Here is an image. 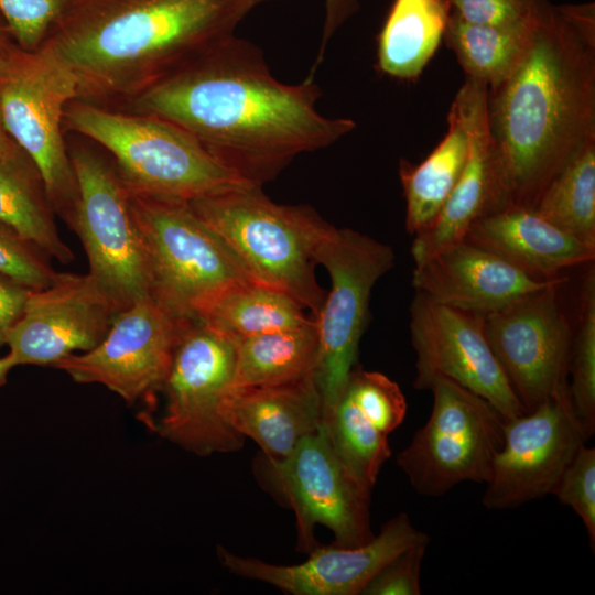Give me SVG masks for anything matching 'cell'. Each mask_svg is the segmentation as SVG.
<instances>
[{"label": "cell", "mask_w": 595, "mask_h": 595, "mask_svg": "<svg viewBox=\"0 0 595 595\" xmlns=\"http://www.w3.org/2000/svg\"><path fill=\"white\" fill-rule=\"evenodd\" d=\"M321 96L314 75L282 83L259 47L232 35L122 102L121 110L172 122L241 180L262 187L298 155L355 130L351 119L323 116Z\"/></svg>", "instance_id": "6da1fadb"}, {"label": "cell", "mask_w": 595, "mask_h": 595, "mask_svg": "<svg viewBox=\"0 0 595 595\" xmlns=\"http://www.w3.org/2000/svg\"><path fill=\"white\" fill-rule=\"evenodd\" d=\"M490 186L485 214L533 208L570 156L595 139V4L542 0L530 48L488 88ZM482 215V216H483Z\"/></svg>", "instance_id": "7a4b0ae2"}, {"label": "cell", "mask_w": 595, "mask_h": 595, "mask_svg": "<svg viewBox=\"0 0 595 595\" xmlns=\"http://www.w3.org/2000/svg\"><path fill=\"white\" fill-rule=\"evenodd\" d=\"M255 0H74L41 46L78 99L125 102L235 35Z\"/></svg>", "instance_id": "3957f363"}, {"label": "cell", "mask_w": 595, "mask_h": 595, "mask_svg": "<svg viewBox=\"0 0 595 595\" xmlns=\"http://www.w3.org/2000/svg\"><path fill=\"white\" fill-rule=\"evenodd\" d=\"M256 284L282 292L315 316L326 295L313 252L328 226L307 206L281 205L262 187L240 185L188 201Z\"/></svg>", "instance_id": "277c9868"}, {"label": "cell", "mask_w": 595, "mask_h": 595, "mask_svg": "<svg viewBox=\"0 0 595 595\" xmlns=\"http://www.w3.org/2000/svg\"><path fill=\"white\" fill-rule=\"evenodd\" d=\"M64 129L102 148L133 192L192 201L251 185L213 158L190 133L155 116L74 99Z\"/></svg>", "instance_id": "5b68a950"}, {"label": "cell", "mask_w": 595, "mask_h": 595, "mask_svg": "<svg viewBox=\"0 0 595 595\" xmlns=\"http://www.w3.org/2000/svg\"><path fill=\"white\" fill-rule=\"evenodd\" d=\"M129 202L149 261L150 295L173 316L196 320L228 290L253 283L188 201L129 190Z\"/></svg>", "instance_id": "8992f818"}, {"label": "cell", "mask_w": 595, "mask_h": 595, "mask_svg": "<svg viewBox=\"0 0 595 595\" xmlns=\"http://www.w3.org/2000/svg\"><path fill=\"white\" fill-rule=\"evenodd\" d=\"M78 99L72 75L42 47L14 41L0 52V107L13 141L37 167L52 206L72 229L78 201L76 175L64 136L66 106Z\"/></svg>", "instance_id": "52a82bcc"}, {"label": "cell", "mask_w": 595, "mask_h": 595, "mask_svg": "<svg viewBox=\"0 0 595 595\" xmlns=\"http://www.w3.org/2000/svg\"><path fill=\"white\" fill-rule=\"evenodd\" d=\"M253 473L261 487L293 510L298 550L309 554L320 544L317 524L331 530L340 547L363 545L375 537L371 489L351 475L322 426L282 458L256 457Z\"/></svg>", "instance_id": "ba28073f"}, {"label": "cell", "mask_w": 595, "mask_h": 595, "mask_svg": "<svg viewBox=\"0 0 595 595\" xmlns=\"http://www.w3.org/2000/svg\"><path fill=\"white\" fill-rule=\"evenodd\" d=\"M313 258L331 278V290L314 316L318 340L314 376L324 411L356 367L372 288L393 267L394 252L369 236L328 224Z\"/></svg>", "instance_id": "9c48e42d"}, {"label": "cell", "mask_w": 595, "mask_h": 595, "mask_svg": "<svg viewBox=\"0 0 595 595\" xmlns=\"http://www.w3.org/2000/svg\"><path fill=\"white\" fill-rule=\"evenodd\" d=\"M431 414L397 465L422 496L440 497L463 482L486 483L501 448L506 420L487 400L458 383L436 378Z\"/></svg>", "instance_id": "30bf717a"}, {"label": "cell", "mask_w": 595, "mask_h": 595, "mask_svg": "<svg viewBox=\"0 0 595 595\" xmlns=\"http://www.w3.org/2000/svg\"><path fill=\"white\" fill-rule=\"evenodd\" d=\"M67 144L78 187L72 230L83 244L89 273L122 311L149 296L151 288L129 190L111 158L84 141Z\"/></svg>", "instance_id": "8fae6325"}, {"label": "cell", "mask_w": 595, "mask_h": 595, "mask_svg": "<svg viewBox=\"0 0 595 595\" xmlns=\"http://www.w3.org/2000/svg\"><path fill=\"white\" fill-rule=\"evenodd\" d=\"M235 361L234 340L199 320L187 321L161 389L166 404L156 432L198 456L239 451L245 437L224 414Z\"/></svg>", "instance_id": "7c38bea8"}, {"label": "cell", "mask_w": 595, "mask_h": 595, "mask_svg": "<svg viewBox=\"0 0 595 595\" xmlns=\"http://www.w3.org/2000/svg\"><path fill=\"white\" fill-rule=\"evenodd\" d=\"M564 282L484 315L488 343L526 413L569 390L573 333L558 296Z\"/></svg>", "instance_id": "4fadbf2b"}, {"label": "cell", "mask_w": 595, "mask_h": 595, "mask_svg": "<svg viewBox=\"0 0 595 595\" xmlns=\"http://www.w3.org/2000/svg\"><path fill=\"white\" fill-rule=\"evenodd\" d=\"M410 334L416 354L415 389L429 390L436 378H445L487 400L506 421L526 413L488 343L483 315L415 291Z\"/></svg>", "instance_id": "5bb4252c"}, {"label": "cell", "mask_w": 595, "mask_h": 595, "mask_svg": "<svg viewBox=\"0 0 595 595\" xmlns=\"http://www.w3.org/2000/svg\"><path fill=\"white\" fill-rule=\"evenodd\" d=\"M187 321L170 314L151 295L142 298L117 314L96 347L68 355L53 368L75 382L102 385L129 404L153 401Z\"/></svg>", "instance_id": "9a60e30c"}, {"label": "cell", "mask_w": 595, "mask_h": 595, "mask_svg": "<svg viewBox=\"0 0 595 595\" xmlns=\"http://www.w3.org/2000/svg\"><path fill=\"white\" fill-rule=\"evenodd\" d=\"M586 441L569 390L507 421L502 446L485 483L483 505L491 510L509 509L552 494Z\"/></svg>", "instance_id": "2e32d148"}, {"label": "cell", "mask_w": 595, "mask_h": 595, "mask_svg": "<svg viewBox=\"0 0 595 595\" xmlns=\"http://www.w3.org/2000/svg\"><path fill=\"white\" fill-rule=\"evenodd\" d=\"M119 312L89 272H58L51 285L30 291L23 314L7 337L4 358L11 368L53 367L68 355L96 347Z\"/></svg>", "instance_id": "e0dca14e"}, {"label": "cell", "mask_w": 595, "mask_h": 595, "mask_svg": "<svg viewBox=\"0 0 595 595\" xmlns=\"http://www.w3.org/2000/svg\"><path fill=\"white\" fill-rule=\"evenodd\" d=\"M429 541V536L418 530L405 512H400L367 543L358 547L318 544L300 564H272L235 554L221 545L217 554L230 573L268 583L286 594L358 595L389 561Z\"/></svg>", "instance_id": "ac0fdd59"}, {"label": "cell", "mask_w": 595, "mask_h": 595, "mask_svg": "<svg viewBox=\"0 0 595 595\" xmlns=\"http://www.w3.org/2000/svg\"><path fill=\"white\" fill-rule=\"evenodd\" d=\"M561 281L566 278L534 279L466 240L414 263L412 272L416 292L436 303L483 316Z\"/></svg>", "instance_id": "d6986e66"}, {"label": "cell", "mask_w": 595, "mask_h": 595, "mask_svg": "<svg viewBox=\"0 0 595 595\" xmlns=\"http://www.w3.org/2000/svg\"><path fill=\"white\" fill-rule=\"evenodd\" d=\"M487 90L486 84L466 77L454 98L462 110L467 132V159L461 177L435 219L413 236L411 255L414 263L464 240L470 225L485 213L490 186Z\"/></svg>", "instance_id": "ffe728a7"}, {"label": "cell", "mask_w": 595, "mask_h": 595, "mask_svg": "<svg viewBox=\"0 0 595 595\" xmlns=\"http://www.w3.org/2000/svg\"><path fill=\"white\" fill-rule=\"evenodd\" d=\"M224 414L239 434L259 445L261 454L279 459L322 426L323 403L312 374L286 383L231 389Z\"/></svg>", "instance_id": "44dd1931"}, {"label": "cell", "mask_w": 595, "mask_h": 595, "mask_svg": "<svg viewBox=\"0 0 595 595\" xmlns=\"http://www.w3.org/2000/svg\"><path fill=\"white\" fill-rule=\"evenodd\" d=\"M538 280L593 262L592 248L558 228L533 208L510 207L478 217L465 239Z\"/></svg>", "instance_id": "7402d4cb"}, {"label": "cell", "mask_w": 595, "mask_h": 595, "mask_svg": "<svg viewBox=\"0 0 595 595\" xmlns=\"http://www.w3.org/2000/svg\"><path fill=\"white\" fill-rule=\"evenodd\" d=\"M0 221L61 263L74 260L57 230L43 178L21 148L0 155Z\"/></svg>", "instance_id": "603a6c76"}, {"label": "cell", "mask_w": 595, "mask_h": 595, "mask_svg": "<svg viewBox=\"0 0 595 595\" xmlns=\"http://www.w3.org/2000/svg\"><path fill=\"white\" fill-rule=\"evenodd\" d=\"M468 139L462 110L453 100L447 131L420 163L401 161L399 176L405 198V229L411 235L425 229L437 216L455 187L467 159Z\"/></svg>", "instance_id": "cb8c5ba5"}, {"label": "cell", "mask_w": 595, "mask_h": 595, "mask_svg": "<svg viewBox=\"0 0 595 595\" xmlns=\"http://www.w3.org/2000/svg\"><path fill=\"white\" fill-rule=\"evenodd\" d=\"M448 17L447 0H394L377 39L378 69L418 78L444 39Z\"/></svg>", "instance_id": "d4e9b609"}, {"label": "cell", "mask_w": 595, "mask_h": 595, "mask_svg": "<svg viewBox=\"0 0 595 595\" xmlns=\"http://www.w3.org/2000/svg\"><path fill=\"white\" fill-rule=\"evenodd\" d=\"M318 340L315 318L236 343L232 389L286 383L314 374Z\"/></svg>", "instance_id": "484cf974"}, {"label": "cell", "mask_w": 595, "mask_h": 595, "mask_svg": "<svg viewBox=\"0 0 595 595\" xmlns=\"http://www.w3.org/2000/svg\"><path fill=\"white\" fill-rule=\"evenodd\" d=\"M536 13L526 24L496 26L467 22L452 11L444 40L466 77L491 88L511 75L527 55Z\"/></svg>", "instance_id": "4316f807"}, {"label": "cell", "mask_w": 595, "mask_h": 595, "mask_svg": "<svg viewBox=\"0 0 595 595\" xmlns=\"http://www.w3.org/2000/svg\"><path fill=\"white\" fill-rule=\"evenodd\" d=\"M303 306L277 290L246 283L235 286L212 303L196 320L235 343L309 323Z\"/></svg>", "instance_id": "83f0119b"}, {"label": "cell", "mask_w": 595, "mask_h": 595, "mask_svg": "<svg viewBox=\"0 0 595 595\" xmlns=\"http://www.w3.org/2000/svg\"><path fill=\"white\" fill-rule=\"evenodd\" d=\"M533 209L595 248V139L581 145L540 194Z\"/></svg>", "instance_id": "f1b7e54d"}, {"label": "cell", "mask_w": 595, "mask_h": 595, "mask_svg": "<svg viewBox=\"0 0 595 595\" xmlns=\"http://www.w3.org/2000/svg\"><path fill=\"white\" fill-rule=\"evenodd\" d=\"M322 428L351 475L371 489L391 456L388 435L376 428L344 390L323 411Z\"/></svg>", "instance_id": "f546056e"}, {"label": "cell", "mask_w": 595, "mask_h": 595, "mask_svg": "<svg viewBox=\"0 0 595 595\" xmlns=\"http://www.w3.org/2000/svg\"><path fill=\"white\" fill-rule=\"evenodd\" d=\"M569 393L573 412L586 440L595 433V272L582 285L578 320L572 337Z\"/></svg>", "instance_id": "4dcf8cb0"}, {"label": "cell", "mask_w": 595, "mask_h": 595, "mask_svg": "<svg viewBox=\"0 0 595 595\" xmlns=\"http://www.w3.org/2000/svg\"><path fill=\"white\" fill-rule=\"evenodd\" d=\"M343 390L376 428L387 435L405 418L407 400L403 392L396 381L381 372L355 367Z\"/></svg>", "instance_id": "1f68e13d"}, {"label": "cell", "mask_w": 595, "mask_h": 595, "mask_svg": "<svg viewBox=\"0 0 595 595\" xmlns=\"http://www.w3.org/2000/svg\"><path fill=\"white\" fill-rule=\"evenodd\" d=\"M73 2L74 0H0V15L19 46L36 51Z\"/></svg>", "instance_id": "d6a6232c"}, {"label": "cell", "mask_w": 595, "mask_h": 595, "mask_svg": "<svg viewBox=\"0 0 595 595\" xmlns=\"http://www.w3.org/2000/svg\"><path fill=\"white\" fill-rule=\"evenodd\" d=\"M552 495L571 507L581 518L595 550V448L585 443L577 450L564 469Z\"/></svg>", "instance_id": "836d02e7"}, {"label": "cell", "mask_w": 595, "mask_h": 595, "mask_svg": "<svg viewBox=\"0 0 595 595\" xmlns=\"http://www.w3.org/2000/svg\"><path fill=\"white\" fill-rule=\"evenodd\" d=\"M48 255L0 221V273L30 290L51 285L56 272Z\"/></svg>", "instance_id": "e575fe53"}, {"label": "cell", "mask_w": 595, "mask_h": 595, "mask_svg": "<svg viewBox=\"0 0 595 595\" xmlns=\"http://www.w3.org/2000/svg\"><path fill=\"white\" fill-rule=\"evenodd\" d=\"M428 543L413 545L389 561L360 595H420L421 567Z\"/></svg>", "instance_id": "d590c367"}, {"label": "cell", "mask_w": 595, "mask_h": 595, "mask_svg": "<svg viewBox=\"0 0 595 595\" xmlns=\"http://www.w3.org/2000/svg\"><path fill=\"white\" fill-rule=\"evenodd\" d=\"M542 0H447L452 11L463 20L496 26L528 23Z\"/></svg>", "instance_id": "8d00e7d4"}, {"label": "cell", "mask_w": 595, "mask_h": 595, "mask_svg": "<svg viewBox=\"0 0 595 595\" xmlns=\"http://www.w3.org/2000/svg\"><path fill=\"white\" fill-rule=\"evenodd\" d=\"M30 291L0 273V346L22 316Z\"/></svg>", "instance_id": "74e56055"}, {"label": "cell", "mask_w": 595, "mask_h": 595, "mask_svg": "<svg viewBox=\"0 0 595 595\" xmlns=\"http://www.w3.org/2000/svg\"><path fill=\"white\" fill-rule=\"evenodd\" d=\"M269 0H255L256 4ZM325 17L321 37V45L315 63L311 68L310 74H315L317 67L324 60L325 50L331 37L357 10L359 9L358 0H324Z\"/></svg>", "instance_id": "f35d334b"}, {"label": "cell", "mask_w": 595, "mask_h": 595, "mask_svg": "<svg viewBox=\"0 0 595 595\" xmlns=\"http://www.w3.org/2000/svg\"><path fill=\"white\" fill-rule=\"evenodd\" d=\"M20 147L13 141V139L9 136L0 107V155L9 154L15 150H18Z\"/></svg>", "instance_id": "ab89813d"}, {"label": "cell", "mask_w": 595, "mask_h": 595, "mask_svg": "<svg viewBox=\"0 0 595 595\" xmlns=\"http://www.w3.org/2000/svg\"><path fill=\"white\" fill-rule=\"evenodd\" d=\"M11 41L14 40L12 39L3 18L0 15V52Z\"/></svg>", "instance_id": "60d3db41"}, {"label": "cell", "mask_w": 595, "mask_h": 595, "mask_svg": "<svg viewBox=\"0 0 595 595\" xmlns=\"http://www.w3.org/2000/svg\"><path fill=\"white\" fill-rule=\"evenodd\" d=\"M12 369L4 357H0V386L6 382L7 375Z\"/></svg>", "instance_id": "b9f144b4"}]
</instances>
